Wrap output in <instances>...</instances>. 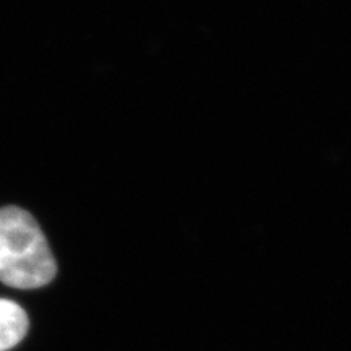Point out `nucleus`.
<instances>
[{
    "mask_svg": "<svg viewBox=\"0 0 351 351\" xmlns=\"http://www.w3.org/2000/svg\"><path fill=\"white\" fill-rule=\"evenodd\" d=\"M29 328L26 311L15 301L0 298V351H8L25 339Z\"/></svg>",
    "mask_w": 351,
    "mask_h": 351,
    "instance_id": "nucleus-2",
    "label": "nucleus"
},
{
    "mask_svg": "<svg viewBox=\"0 0 351 351\" xmlns=\"http://www.w3.org/2000/svg\"><path fill=\"white\" fill-rule=\"evenodd\" d=\"M57 263L32 215L20 207L0 210V282L19 289L46 287Z\"/></svg>",
    "mask_w": 351,
    "mask_h": 351,
    "instance_id": "nucleus-1",
    "label": "nucleus"
}]
</instances>
